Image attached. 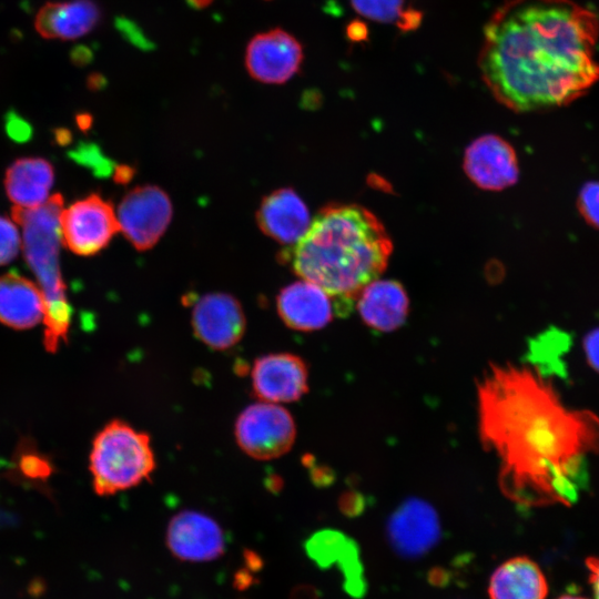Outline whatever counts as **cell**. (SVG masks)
Returning <instances> with one entry per match:
<instances>
[{
    "mask_svg": "<svg viewBox=\"0 0 599 599\" xmlns=\"http://www.w3.org/2000/svg\"><path fill=\"white\" fill-rule=\"evenodd\" d=\"M479 435L504 495L524 507L572 506L599 453V416L568 407L536 367L490 366L478 385Z\"/></svg>",
    "mask_w": 599,
    "mask_h": 599,
    "instance_id": "cell-1",
    "label": "cell"
},
{
    "mask_svg": "<svg viewBox=\"0 0 599 599\" xmlns=\"http://www.w3.org/2000/svg\"><path fill=\"white\" fill-rule=\"evenodd\" d=\"M597 14L572 0H506L484 28L478 67L514 112L560 108L599 81Z\"/></svg>",
    "mask_w": 599,
    "mask_h": 599,
    "instance_id": "cell-2",
    "label": "cell"
},
{
    "mask_svg": "<svg viewBox=\"0 0 599 599\" xmlns=\"http://www.w3.org/2000/svg\"><path fill=\"white\" fill-rule=\"evenodd\" d=\"M392 251L386 229L369 210L329 204L284 257L295 274L334 300L336 313H345L361 291L384 273Z\"/></svg>",
    "mask_w": 599,
    "mask_h": 599,
    "instance_id": "cell-3",
    "label": "cell"
},
{
    "mask_svg": "<svg viewBox=\"0 0 599 599\" xmlns=\"http://www.w3.org/2000/svg\"><path fill=\"white\" fill-rule=\"evenodd\" d=\"M63 199L50 196L43 204L24 209L14 206L12 217L22 230V250L34 273L44 298V347L55 353L67 342L71 324V306L60 271V214Z\"/></svg>",
    "mask_w": 599,
    "mask_h": 599,
    "instance_id": "cell-4",
    "label": "cell"
},
{
    "mask_svg": "<svg viewBox=\"0 0 599 599\" xmlns=\"http://www.w3.org/2000/svg\"><path fill=\"white\" fill-rule=\"evenodd\" d=\"M89 460L99 496L136 487L150 480L156 468L149 434L121 419L111 420L95 435Z\"/></svg>",
    "mask_w": 599,
    "mask_h": 599,
    "instance_id": "cell-5",
    "label": "cell"
},
{
    "mask_svg": "<svg viewBox=\"0 0 599 599\" xmlns=\"http://www.w3.org/2000/svg\"><path fill=\"white\" fill-rule=\"evenodd\" d=\"M234 437L240 449L251 458L275 459L293 447L296 424L283 405L258 400L238 414Z\"/></svg>",
    "mask_w": 599,
    "mask_h": 599,
    "instance_id": "cell-6",
    "label": "cell"
},
{
    "mask_svg": "<svg viewBox=\"0 0 599 599\" xmlns=\"http://www.w3.org/2000/svg\"><path fill=\"white\" fill-rule=\"evenodd\" d=\"M173 209L159 186L141 185L129 191L119 204V231L138 251L153 247L165 233Z\"/></svg>",
    "mask_w": 599,
    "mask_h": 599,
    "instance_id": "cell-7",
    "label": "cell"
},
{
    "mask_svg": "<svg viewBox=\"0 0 599 599\" xmlns=\"http://www.w3.org/2000/svg\"><path fill=\"white\" fill-rule=\"evenodd\" d=\"M60 231L69 250L91 256L106 247L119 231V223L112 204L99 194H91L62 210Z\"/></svg>",
    "mask_w": 599,
    "mask_h": 599,
    "instance_id": "cell-8",
    "label": "cell"
},
{
    "mask_svg": "<svg viewBox=\"0 0 599 599\" xmlns=\"http://www.w3.org/2000/svg\"><path fill=\"white\" fill-rule=\"evenodd\" d=\"M251 380L252 392L258 400L281 405L294 403L308 392V368L296 354H266L254 361Z\"/></svg>",
    "mask_w": 599,
    "mask_h": 599,
    "instance_id": "cell-9",
    "label": "cell"
},
{
    "mask_svg": "<svg viewBox=\"0 0 599 599\" xmlns=\"http://www.w3.org/2000/svg\"><path fill=\"white\" fill-rule=\"evenodd\" d=\"M194 335L214 351L235 346L246 329L241 303L227 293H209L200 297L192 309Z\"/></svg>",
    "mask_w": 599,
    "mask_h": 599,
    "instance_id": "cell-10",
    "label": "cell"
},
{
    "mask_svg": "<svg viewBox=\"0 0 599 599\" xmlns=\"http://www.w3.org/2000/svg\"><path fill=\"white\" fill-rule=\"evenodd\" d=\"M303 61L301 43L277 28L258 33L247 44L245 65L250 75L264 83H284L298 72Z\"/></svg>",
    "mask_w": 599,
    "mask_h": 599,
    "instance_id": "cell-11",
    "label": "cell"
},
{
    "mask_svg": "<svg viewBox=\"0 0 599 599\" xmlns=\"http://www.w3.org/2000/svg\"><path fill=\"white\" fill-rule=\"evenodd\" d=\"M166 545L183 561L204 562L217 559L225 549L221 526L211 516L197 510H182L169 521Z\"/></svg>",
    "mask_w": 599,
    "mask_h": 599,
    "instance_id": "cell-12",
    "label": "cell"
},
{
    "mask_svg": "<svg viewBox=\"0 0 599 599\" xmlns=\"http://www.w3.org/2000/svg\"><path fill=\"white\" fill-rule=\"evenodd\" d=\"M463 167L474 184L487 191L507 189L519 176L514 148L495 134L481 135L467 146Z\"/></svg>",
    "mask_w": 599,
    "mask_h": 599,
    "instance_id": "cell-13",
    "label": "cell"
},
{
    "mask_svg": "<svg viewBox=\"0 0 599 599\" xmlns=\"http://www.w3.org/2000/svg\"><path fill=\"white\" fill-rule=\"evenodd\" d=\"M387 536L392 548L404 558H418L432 550L440 538V522L426 501L410 498L389 517Z\"/></svg>",
    "mask_w": 599,
    "mask_h": 599,
    "instance_id": "cell-14",
    "label": "cell"
},
{
    "mask_svg": "<svg viewBox=\"0 0 599 599\" xmlns=\"http://www.w3.org/2000/svg\"><path fill=\"white\" fill-rule=\"evenodd\" d=\"M276 309L287 327L313 332L324 328L332 321L336 305L324 290L302 278L281 290L276 297Z\"/></svg>",
    "mask_w": 599,
    "mask_h": 599,
    "instance_id": "cell-15",
    "label": "cell"
},
{
    "mask_svg": "<svg viewBox=\"0 0 599 599\" xmlns=\"http://www.w3.org/2000/svg\"><path fill=\"white\" fill-rule=\"evenodd\" d=\"M305 551L322 569L337 565L348 595L354 598H362L365 595L367 586L364 568L354 540L337 530L325 529L307 539Z\"/></svg>",
    "mask_w": 599,
    "mask_h": 599,
    "instance_id": "cell-16",
    "label": "cell"
},
{
    "mask_svg": "<svg viewBox=\"0 0 599 599\" xmlns=\"http://www.w3.org/2000/svg\"><path fill=\"white\" fill-rule=\"evenodd\" d=\"M260 230L274 241L294 245L311 225L309 212L298 194L282 187L265 196L256 212Z\"/></svg>",
    "mask_w": 599,
    "mask_h": 599,
    "instance_id": "cell-17",
    "label": "cell"
},
{
    "mask_svg": "<svg viewBox=\"0 0 599 599\" xmlns=\"http://www.w3.org/2000/svg\"><path fill=\"white\" fill-rule=\"evenodd\" d=\"M363 322L378 332H393L406 321L409 300L403 285L394 280H375L356 298Z\"/></svg>",
    "mask_w": 599,
    "mask_h": 599,
    "instance_id": "cell-18",
    "label": "cell"
},
{
    "mask_svg": "<svg viewBox=\"0 0 599 599\" xmlns=\"http://www.w3.org/2000/svg\"><path fill=\"white\" fill-rule=\"evenodd\" d=\"M93 0L49 1L35 14V31L44 39L74 40L91 32L101 20Z\"/></svg>",
    "mask_w": 599,
    "mask_h": 599,
    "instance_id": "cell-19",
    "label": "cell"
},
{
    "mask_svg": "<svg viewBox=\"0 0 599 599\" xmlns=\"http://www.w3.org/2000/svg\"><path fill=\"white\" fill-rule=\"evenodd\" d=\"M44 317V298L38 284L17 273L0 276V323L28 329Z\"/></svg>",
    "mask_w": 599,
    "mask_h": 599,
    "instance_id": "cell-20",
    "label": "cell"
},
{
    "mask_svg": "<svg viewBox=\"0 0 599 599\" xmlns=\"http://www.w3.org/2000/svg\"><path fill=\"white\" fill-rule=\"evenodd\" d=\"M490 599H546V577L532 559L526 556L510 558L499 565L489 579Z\"/></svg>",
    "mask_w": 599,
    "mask_h": 599,
    "instance_id": "cell-21",
    "label": "cell"
},
{
    "mask_svg": "<svg viewBox=\"0 0 599 599\" xmlns=\"http://www.w3.org/2000/svg\"><path fill=\"white\" fill-rule=\"evenodd\" d=\"M53 181L54 172L50 162L40 158H23L8 167L4 187L16 206L31 209L50 197Z\"/></svg>",
    "mask_w": 599,
    "mask_h": 599,
    "instance_id": "cell-22",
    "label": "cell"
},
{
    "mask_svg": "<svg viewBox=\"0 0 599 599\" xmlns=\"http://www.w3.org/2000/svg\"><path fill=\"white\" fill-rule=\"evenodd\" d=\"M353 9L364 18L393 23L403 31L417 28L422 21V12L405 7V0H351Z\"/></svg>",
    "mask_w": 599,
    "mask_h": 599,
    "instance_id": "cell-23",
    "label": "cell"
},
{
    "mask_svg": "<svg viewBox=\"0 0 599 599\" xmlns=\"http://www.w3.org/2000/svg\"><path fill=\"white\" fill-rule=\"evenodd\" d=\"M21 247L22 238L17 225L0 215V266L12 262Z\"/></svg>",
    "mask_w": 599,
    "mask_h": 599,
    "instance_id": "cell-24",
    "label": "cell"
},
{
    "mask_svg": "<svg viewBox=\"0 0 599 599\" xmlns=\"http://www.w3.org/2000/svg\"><path fill=\"white\" fill-rule=\"evenodd\" d=\"M577 206L583 220L599 229V182H589L580 190Z\"/></svg>",
    "mask_w": 599,
    "mask_h": 599,
    "instance_id": "cell-25",
    "label": "cell"
},
{
    "mask_svg": "<svg viewBox=\"0 0 599 599\" xmlns=\"http://www.w3.org/2000/svg\"><path fill=\"white\" fill-rule=\"evenodd\" d=\"M114 27L122 38L135 48L142 51L155 49L154 42L146 37L143 29L135 21L126 17H116Z\"/></svg>",
    "mask_w": 599,
    "mask_h": 599,
    "instance_id": "cell-26",
    "label": "cell"
},
{
    "mask_svg": "<svg viewBox=\"0 0 599 599\" xmlns=\"http://www.w3.org/2000/svg\"><path fill=\"white\" fill-rule=\"evenodd\" d=\"M582 347L587 364L599 374V328L590 331L585 336Z\"/></svg>",
    "mask_w": 599,
    "mask_h": 599,
    "instance_id": "cell-27",
    "label": "cell"
},
{
    "mask_svg": "<svg viewBox=\"0 0 599 599\" xmlns=\"http://www.w3.org/2000/svg\"><path fill=\"white\" fill-rule=\"evenodd\" d=\"M6 124L10 135L16 139H26L30 134L29 124L13 112L8 113Z\"/></svg>",
    "mask_w": 599,
    "mask_h": 599,
    "instance_id": "cell-28",
    "label": "cell"
},
{
    "mask_svg": "<svg viewBox=\"0 0 599 599\" xmlns=\"http://www.w3.org/2000/svg\"><path fill=\"white\" fill-rule=\"evenodd\" d=\"M93 51L84 44L74 45L70 51L71 62L78 67H84L92 62Z\"/></svg>",
    "mask_w": 599,
    "mask_h": 599,
    "instance_id": "cell-29",
    "label": "cell"
},
{
    "mask_svg": "<svg viewBox=\"0 0 599 599\" xmlns=\"http://www.w3.org/2000/svg\"><path fill=\"white\" fill-rule=\"evenodd\" d=\"M585 562L589 570V582L592 587L595 599H599V557H587Z\"/></svg>",
    "mask_w": 599,
    "mask_h": 599,
    "instance_id": "cell-30",
    "label": "cell"
},
{
    "mask_svg": "<svg viewBox=\"0 0 599 599\" xmlns=\"http://www.w3.org/2000/svg\"><path fill=\"white\" fill-rule=\"evenodd\" d=\"M22 469L27 475L32 477L45 476L49 473L45 464H43L42 460H39L35 457L26 456L22 459Z\"/></svg>",
    "mask_w": 599,
    "mask_h": 599,
    "instance_id": "cell-31",
    "label": "cell"
},
{
    "mask_svg": "<svg viewBox=\"0 0 599 599\" xmlns=\"http://www.w3.org/2000/svg\"><path fill=\"white\" fill-rule=\"evenodd\" d=\"M450 579V572L441 567H433L427 573V580L434 587H446Z\"/></svg>",
    "mask_w": 599,
    "mask_h": 599,
    "instance_id": "cell-32",
    "label": "cell"
},
{
    "mask_svg": "<svg viewBox=\"0 0 599 599\" xmlns=\"http://www.w3.org/2000/svg\"><path fill=\"white\" fill-rule=\"evenodd\" d=\"M319 591L312 585L295 586L290 595V599H319Z\"/></svg>",
    "mask_w": 599,
    "mask_h": 599,
    "instance_id": "cell-33",
    "label": "cell"
},
{
    "mask_svg": "<svg viewBox=\"0 0 599 599\" xmlns=\"http://www.w3.org/2000/svg\"><path fill=\"white\" fill-rule=\"evenodd\" d=\"M254 583H256V580L252 575V571H250L247 568L240 569L235 572L233 585L236 589L245 590Z\"/></svg>",
    "mask_w": 599,
    "mask_h": 599,
    "instance_id": "cell-34",
    "label": "cell"
},
{
    "mask_svg": "<svg viewBox=\"0 0 599 599\" xmlns=\"http://www.w3.org/2000/svg\"><path fill=\"white\" fill-rule=\"evenodd\" d=\"M245 568L252 572H257L263 568V559L253 550L244 551Z\"/></svg>",
    "mask_w": 599,
    "mask_h": 599,
    "instance_id": "cell-35",
    "label": "cell"
},
{
    "mask_svg": "<svg viewBox=\"0 0 599 599\" xmlns=\"http://www.w3.org/2000/svg\"><path fill=\"white\" fill-rule=\"evenodd\" d=\"M87 84L91 90H100L106 85V79L101 73L94 72L88 77Z\"/></svg>",
    "mask_w": 599,
    "mask_h": 599,
    "instance_id": "cell-36",
    "label": "cell"
},
{
    "mask_svg": "<svg viewBox=\"0 0 599 599\" xmlns=\"http://www.w3.org/2000/svg\"><path fill=\"white\" fill-rule=\"evenodd\" d=\"M186 4L192 9H204L212 3L213 0H185Z\"/></svg>",
    "mask_w": 599,
    "mask_h": 599,
    "instance_id": "cell-37",
    "label": "cell"
},
{
    "mask_svg": "<svg viewBox=\"0 0 599 599\" xmlns=\"http://www.w3.org/2000/svg\"><path fill=\"white\" fill-rule=\"evenodd\" d=\"M78 123L81 128H88L91 123V116L89 114L78 115Z\"/></svg>",
    "mask_w": 599,
    "mask_h": 599,
    "instance_id": "cell-38",
    "label": "cell"
},
{
    "mask_svg": "<svg viewBox=\"0 0 599 599\" xmlns=\"http://www.w3.org/2000/svg\"><path fill=\"white\" fill-rule=\"evenodd\" d=\"M557 599H587V598L579 597V596H571V595H562L558 597Z\"/></svg>",
    "mask_w": 599,
    "mask_h": 599,
    "instance_id": "cell-39",
    "label": "cell"
}]
</instances>
